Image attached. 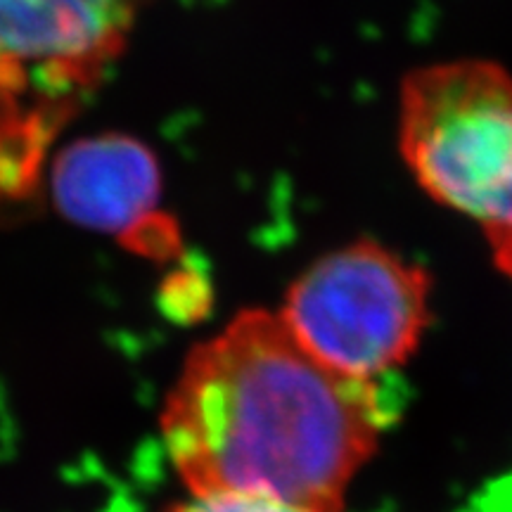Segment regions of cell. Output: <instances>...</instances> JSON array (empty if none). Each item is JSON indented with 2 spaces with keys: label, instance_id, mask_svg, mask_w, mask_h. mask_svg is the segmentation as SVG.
Listing matches in <instances>:
<instances>
[{
  "label": "cell",
  "instance_id": "6da1fadb",
  "mask_svg": "<svg viewBox=\"0 0 512 512\" xmlns=\"http://www.w3.org/2000/svg\"><path fill=\"white\" fill-rule=\"evenodd\" d=\"M399 411L387 377L337 373L278 313L247 309L190 351L164 403L162 437L192 496H261L342 512Z\"/></svg>",
  "mask_w": 512,
  "mask_h": 512
},
{
  "label": "cell",
  "instance_id": "7a4b0ae2",
  "mask_svg": "<svg viewBox=\"0 0 512 512\" xmlns=\"http://www.w3.org/2000/svg\"><path fill=\"white\" fill-rule=\"evenodd\" d=\"M399 152L425 195L482 230L512 280V72L463 57L401 79Z\"/></svg>",
  "mask_w": 512,
  "mask_h": 512
},
{
  "label": "cell",
  "instance_id": "3957f363",
  "mask_svg": "<svg viewBox=\"0 0 512 512\" xmlns=\"http://www.w3.org/2000/svg\"><path fill=\"white\" fill-rule=\"evenodd\" d=\"M432 275L382 242L361 238L318 256L287 287V330L320 363L384 380L430 328Z\"/></svg>",
  "mask_w": 512,
  "mask_h": 512
},
{
  "label": "cell",
  "instance_id": "277c9868",
  "mask_svg": "<svg viewBox=\"0 0 512 512\" xmlns=\"http://www.w3.org/2000/svg\"><path fill=\"white\" fill-rule=\"evenodd\" d=\"M136 0H0V102L60 110L119 57Z\"/></svg>",
  "mask_w": 512,
  "mask_h": 512
},
{
  "label": "cell",
  "instance_id": "5b68a950",
  "mask_svg": "<svg viewBox=\"0 0 512 512\" xmlns=\"http://www.w3.org/2000/svg\"><path fill=\"white\" fill-rule=\"evenodd\" d=\"M50 190L64 219L117 235L121 245L164 216L157 157L124 133H102L64 147L50 171Z\"/></svg>",
  "mask_w": 512,
  "mask_h": 512
},
{
  "label": "cell",
  "instance_id": "8992f818",
  "mask_svg": "<svg viewBox=\"0 0 512 512\" xmlns=\"http://www.w3.org/2000/svg\"><path fill=\"white\" fill-rule=\"evenodd\" d=\"M171 512H313L297 505L273 501L261 496H235V494H211L192 496Z\"/></svg>",
  "mask_w": 512,
  "mask_h": 512
},
{
  "label": "cell",
  "instance_id": "52a82bcc",
  "mask_svg": "<svg viewBox=\"0 0 512 512\" xmlns=\"http://www.w3.org/2000/svg\"><path fill=\"white\" fill-rule=\"evenodd\" d=\"M472 512H512V472L486 484L472 501Z\"/></svg>",
  "mask_w": 512,
  "mask_h": 512
}]
</instances>
